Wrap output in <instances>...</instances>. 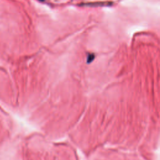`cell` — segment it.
<instances>
[{"label":"cell","instance_id":"cell-1","mask_svg":"<svg viewBox=\"0 0 160 160\" xmlns=\"http://www.w3.org/2000/svg\"><path fill=\"white\" fill-rule=\"evenodd\" d=\"M112 4V2H88L81 4V6H88V7H102V6H109Z\"/></svg>","mask_w":160,"mask_h":160},{"label":"cell","instance_id":"cell-2","mask_svg":"<svg viewBox=\"0 0 160 160\" xmlns=\"http://www.w3.org/2000/svg\"><path fill=\"white\" fill-rule=\"evenodd\" d=\"M94 59V54H89L87 58V62L88 63H90L91 62H92V61Z\"/></svg>","mask_w":160,"mask_h":160}]
</instances>
